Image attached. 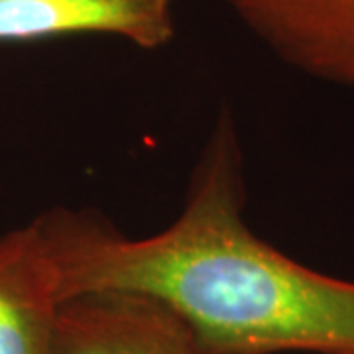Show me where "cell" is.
<instances>
[{"label":"cell","instance_id":"6da1fadb","mask_svg":"<svg viewBox=\"0 0 354 354\" xmlns=\"http://www.w3.org/2000/svg\"><path fill=\"white\" fill-rule=\"evenodd\" d=\"M244 158L223 114L187 199L164 230L130 239L102 216L44 213L62 301L138 293L171 309L221 354H354V281L299 264L246 225Z\"/></svg>","mask_w":354,"mask_h":354},{"label":"cell","instance_id":"7a4b0ae2","mask_svg":"<svg viewBox=\"0 0 354 354\" xmlns=\"http://www.w3.org/2000/svg\"><path fill=\"white\" fill-rule=\"evenodd\" d=\"M51 354H221L146 295L97 291L62 304Z\"/></svg>","mask_w":354,"mask_h":354},{"label":"cell","instance_id":"3957f363","mask_svg":"<svg viewBox=\"0 0 354 354\" xmlns=\"http://www.w3.org/2000/svg\"><path fill=\"white\" fill-rule=\"evenodd\" d=\"M114 36L140 50L176 36L174 0H0V44Z\"/></svg>","mask_w":354,"mask_h":354},{"label":"cell","instance_id":"277c9868","mask_svg":"<svg viewBox=\"0 0 354 354\" xmlns=\"http://www.w3.org/2000/svg\"><path fill=\"white\" fill-rule=\"evenodd\" d=\"M41 215L0 236V354H51L62 307Z\"/></svg>","mask_w":354,"mask_h":354}]
</instances>
